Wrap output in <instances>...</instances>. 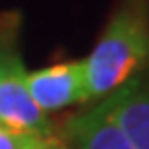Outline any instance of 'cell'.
Segmentation results:
<instances>
[{
  "mask_svg": "<svg viewBox=\"0 0 149 149\" xmlns=\"http://www.w3.org/2000/svg\"><path fill=\"white\" fill-rule=\"evenodd\" d=\"M149 64V17L141 2L124 4L108 21L83 60L85 102L102 100Z\"/></svg>",
  "mask_w": 149,
  "mask_h": 149,
  "instance_id": "cell-1",
  "label": "cell"
},
{
  "mask_svg": "<svg viewBox=\"0 0 149 149\" xmlns=\"http://www.w3.org/2000/svg\"><path fill=\"white\" fill-rule=\"evenodd\" d=\"M0 126L19 133L52 135L48 114L27 91V70L17 48V25L6 17L0 25Z\"/></svg>",
  "mask_w": 149,
  "mask_h": 149,
  "instance_id": "cell-2",
  "label": "cell"
},
{
  "mask_svg": "<svg viewBox=\"0 0 149 149\" xmlns=\"http://www.w3.org/2000/svg\"><path fill=\"white\" fill-rule=\"evenodd\" d=\"M27 91L42 112H54L85 102L83 60L58 62L27 72Z\"/></svg>",
  "mask_w": 149,
  "mask_h": 149,
  "instance_id": "cell-3",
  "label": "cell"
},
{
  "mask_svg": "<svg viewBox=\"0 0 149 149\" xmlns=\"http://www.w3.org/2000/svg\"><path fill=\"white\" fill-rule=\"evenodd\" d=\"M62 135L64 145L70 149H135L112 116L108 97L70 116Z\"/></svg>",
  "mask_w": 149,
  "mask_h": 149,
  "instance_id": "cell-4",
  "label": "cell"
},
{
  "mask_svg": "<svg viewBox=\"0 0 149 149\" xmlns=\"http://www.w3.org/2000/svg\"><path fill=\"white\" fill-rule=\"evenodd\" d=\"M106 97L128 143L135 149H149V81L133 77Z\"/></svg>",
  "mask_w": 149,
  "mask_h": 149,
  "instance_id": "cell-5",
  "label": "cell"
},
{
  "mask_svg": "<svg viewBox=\"0 0 149 149\" xmlns=\"http://www.w3.org/2000/svg\"><path fill=\"white\" fill-rule=\"evenodd\" d=\"M64 147L58 135H40V133H19L0 126V149H60Z\"/></svg>",
  "mask_w": 149,
  "mask_h": 149,
  "instance_id": "cell-6",
  "label": "cell"
},
{
  "mask_svg": "<svg viewBox=\"0 0 149 149\" xmlns=\"http://www.w3.org/2000/svg\"><path fill=\"white\" fill-rule=\"evenodd\" d=\"M60 149H70V147H66V145H64V147H60Z\"/></svg>",
  "mask_w": 149,
  "mask_h": 149,
  "instance_id": "cell-7",
  "label": "cell"
}]
</instances>
